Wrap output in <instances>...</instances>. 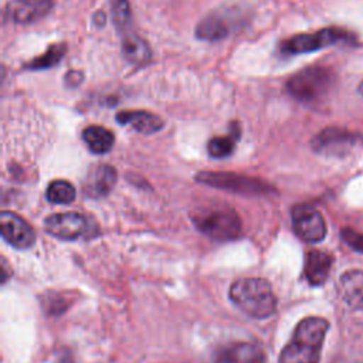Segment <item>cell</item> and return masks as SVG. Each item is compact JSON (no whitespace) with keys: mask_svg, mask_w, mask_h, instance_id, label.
<instances>
[{"mask_svg":"<svg viewBox=\"0 0 363 363\" xmlns=\"http://www.w3.org/2000/svg\"><path fill=\"white\" fill-rule=\"evenodd\" d=\"M339 292L352 309H363V271L349 269L339 279Z\"/></svg>","mask_w":363,"mask_h":363,"instance_id":"5bb4252c","label":"cell"},{"mask_svg":"<svg viewBox=\"0 0 363 363\" xmlns=\"http://www.w3.org/2000/svg\"><path fill=\"white\" fill-rule=\"evenodd\" d=\"M329 329L326 319L308 316L302 319L281 350L278 363H319L325 335Z\"/></svg>","mask_w":363,"mask_h":363,"instance_id":"6da1fadb","label":"cell"},{"mask_svg":"<svg viewBox=\"0 0 363 363\" xmlns=\"http://www.w3.org/2000/svg\"><path fill=\"white\" fill-rule=\"evenodd\" d=\"M116 121L121 125H130L133 129L145 135L156 133L164 125L160 116L147 111H121L116 113Z\"/></svg>","mask_w":363,"mask_h":363,"instance_id":"9a60e30c","label":"cell"},{"mask_svg":"<svg viewBox=\"0 0 363 363\" xmlns=\"http://www.w3.org/2000/svg\"><path fill=\"white\" fill-rule=\"evenodd\" d=\"M111 11H112V20L116 27V30L122 34L130 31L132 26V13H130V4L128 0H111Z\"/></svg>","mask_w":363,"mask_h":363,"instance_id":"603a6c76","label":"cell"},{"mask_svg":"<svg viewBox=\"0 0 363 363\" xmlns=\"http://www.w3.org/2000/svg\"><path fill=\"white\" fill-rule=\"evenodd\" d=\"M82 78V74L79 71H69L67 75H65V84L68 86H78L81 84V79Z\"/></svg>","mask_w":363,"mask_h":363,"instance_id":"d4e9b609","label":"cell"},{"mask_svg":"<svg viewBox=\"0 0 363 363\" xmlns=\"http://www.w3.org/2000/svg\"><path fill=\"white\" fill-rule=\"evenodd\" d=\"M228 295L241 312L255 319H265L277 311V296L262 278H240L231 284Z\"/></svg>","mask_w":363,"mask_h":363,"instance_id":"7a4b0ae2","label":"cell"},{"mask_svg":"<svg viewBox=\"0 0 363 363\" xmlns=\"http://www.w3.org/2000/svg\"><path fill=\"white\" fill-rule=\"evenodd\" d=\"M122 54L132 65H143L150 60V47L145 38L128 31L122 34Z\"/></svg>","mask_w":363,"mask_h":363,"instance_id":"ac0fdd59","label":"cell"},{"mask_svg":"<svg viewBox=\"0 0 363 363\" xmlns=\"http://www.w3.org/2000/svg\"><path fill=\"white\" fill-rule=\"evenodd\" d=\"M67 52V44L65 43H55L51 44L45 52L41 55L33 58L31 61L26 62L23 67L28 71H41V69H50L61 62Z\"/></svg>","mask_w":363,"mask_h":363,"instance_id":"ffe728a7","label":"cell"},{"mask_svg":"<svg viewBox=\"0 0 363 363\" xmlns=\"http://www.w3.org/2000/svg\"><path fill=\"white\" fill-rule=\"evenodd\" d=\"M342 238L356 251L363 252V235L350 230V228H343L342 230Z\"/></svg>","mask_w":363,"mask_h":363,"instance_id":"cb8c5ba5","label":"cell"},{"mask_svg":"<svg viewBox=\"0 0 363 363\" xmlns=\"http://www.w3.org/2000/svg\"><path fill=\"white\" fill-rule=\"evenodd\" d=\"M335 74L328 67H306L294 74L285 85L286 92L302 104H313L323 99L332 89Z\"/></svg>","mask_w":363,"mask_h":363,"instance_id":"3957f363","label":"cell"},{"mask_svg":"<svg viewBox=\"0 0 363 363\" xmlns=\"http://www.w3.org/2000/svg\"><path fill=\"white\" fill-rule=\"evenodd\" d=\"M104 21H105V14H104L102 11H96V13L94 14V23H95L98 27H101V26H104Z\"/></svg>","mask_w":363,"mask_h":363,"instance_id":"484cf974","label":"cell"},{"mask_svg":"<svg viewBox=\"0 0 363 363\" xmlns=\"http://www.w3.org/2000/svg\"><path fill=\"white\" fill-rule=\"evenodd\" d=\"M213 363H267L264 350L252 342H234L216 350Z\"/></svg>","mask_w":363,"mask_h":363,"instance_id":"7c38bea8","label":"cell"},{"mask_svg":"<svg viewBox=\"0 0 363 363\" xmlns=\"http://www.w3.org/2000/svg\"><path fill=\"white\" fill-rule=\"evenodd\" d=\"M75 187L67 180H54L47 187V200L54 204H68L75 199Z\"/></svg>","mask_w":363,"mask_h":363,"instance_id":"7402d4cb","label":"cell"},{"mask_svg":"<svg viewBox=\"0 0 363 363\" xmlns=\"http://www.w3.org/2000/svg\"><path fill=\"white\" fill-rule=\"evenodd\" d=\"M359 140V135L342 128H326L311 142L315 152L329 156L346 155Z\"/></svg>","mask_w":363,"mask_h":363,"instance_id":"ba28073f","label":"cell"},{"mask_svg":"<svg viewBox=\"0 0 363 363\" xmlns=\"http://www.w3.org/2000/svg\"><path fill=\"white\" fill-rule=\"evenodd\" d=\"M354 38L350 33L339 27H326L315 33L298 34L291 38H286L281 43L279 48L284 55H298L305 52H313L325 47L337 44V43H353Z\"/></svg>","mask_w":363,"mask_h":363,"instance_id":"5b68a950","label":"cell"},{"mask_svg":"<svg viewBox=\"0 0 363 363\" xmlns=\"http://www.w3.org/2000/svg\"><path fill=\"white\" fill-rule=\"evenodd\" d=\"M233 30V20L227 16L225 11H211L203 17L196 26V37L203 41H220L230 35Z\"/></svg>","mask_w":363,"mask_h":363,"instance_id":"4fadbf2b","label":"cell"},{"mask_svg":"<svg viewBox=\"0 0 363 363\" xmlns=\"http://www.w3.org/2000/svg\"><path fill=\"white\" fill-rule=\"evenodd\" d=\"M54 7V0H11L6 16L16 24H31L44 18Z\"/></svg>","mask_w":363,"mask_h":363,"instance_id":"8fae6325","label":"cell"},{"mask_svg":"<svg viewBox=\"0 0 363 363\" xmlns=\"http://www.w3.org/2000/svg\"><path fill=\"white\" fill-rule=\"evenodd\" d=\"M82 140L88 146V149L95 155L108 153L115 142L113 133L104 126L91 125L82 130Z\"/></svg>","mask_w":363,"mask_h":363,"instance_id":"d6986e66","label":"cell"},{"mask_svg":"<svg viewBox=\"0 0 363 363\" xmlns=\"http://www.w3.org/2000/svg\"><path fill=\"white\" fill-rule=\"evenodd\" d=\"M292 225L298 237L308 242H318L326 235V223L322 214L309 204H298L292 208Z\"/></svg>","mask_w":363,"mask_h":363,"instance_id":"52a82bcc","label":"cell"},{"mask_svg":"<svg viewBox=\"0 0 363 363\" xmlns=\"http://www.w3.org/2000/svg\"><path fill=\"white\" fill-rule=\"evenodd\" d=\"M359 92L363 95V81L360 82V85H359Z\"/></svg>","mask_w":363,"mask_h":363,"instance_id":"4316f807","label":"cell"},{"mask_svg":"<svg viewBox=\"0 0 363 363\" xmlns=\"http://www.w3.org/2000/svg\"><path fill=\"white\" fill-rule=\"evenodd\" d=\"M196 227L217 241H231L241 234V220L230 207L204 208L193 214Z\"/></svg>","mask_w":363,"mask_h":363,"instance_id":"277c9868","label":"cell"},{"mask_svg":"<svg viewBox=\"0 0 363 363\" xmlns=\"http://www.w3.org/2000/svg\"><path fill=\"white\" fill-rule=\"evenodd\" d=\"M116 183V170L109 164L96 166L86 182L85 191L92 197L106 196Z\"/></svg>","mask_w":363,"mask_h":363,"instance_id":"e0dca14e","label":"cell"},{"mask_svg":"<svg viewBox=\"0 0 363 363\" xmlns=\"http://www.w3.org/2000/svg\"><path fill=\"white\" fill-rule=\"evenodd\" d=\"M0 230L3 240L18 250L30 248L35 241L33 227L24 218L11 211H3L0 214Z\"/></svg>","mask_w":363,"mask_h":363,"instance_id":"30bf717a","label":"cell"},{"mask_svg":"<svg viewBox=\"0 0 363 363\" xmlns=\"http://www.w3.org/2000/svg\"><path fill=\"white\" fill-rule=\"evenodd\" d=\"M332 257L323 251L312 250L306 254L303 272L311 285H322L330 271Z\"/></svg>","mask_w":363,"mask_h":363,"instance_id":"2e32d148","label":"cell"},{"mask_svg":"<svg viewBox=\"0 0 363 363\" xmlns=\"http://www.w3.org/2000/svg\"><path fill=\"white\" fill-rule=\"evenodd\" d=\"M45 231L64 241H74L88 233L89 224L86 217L79 213H57L44 220Z\"/></svg>","mask_w":363,"mask_h":363,"instance_id":"9c48e42d","label":"cell"},{"mask_svg":"<svg viewBox=\"0 0 363 363\" xmlns=\"http://www.w3.org/2000/svg\"><path fill=\"white\" fill-rule=\"evenodd\" d=\"M197 182L240 194H262L271 190V186L264 180L225 172H200Z\"/></svg>","mask_w":363,"mask_h":363,"instance_id":"8992f818","label":"cell"},{"mask_svg":"<svg viewBox=\"0 0 363 363\" xmlns=\"http://www.w3.org/2000/svg\"><path fill=\"white\" fill-rule=\"evenodd\" d=\"M240 139V125L238 123H233L231 125V130L230 135L227 136H216L211 138L207 143V152L211 157L216 159H224L227 156H230L234 149H235V143Z\"/></svg>","mask_w":363,"mask_h":363,"instance_id":"44dd1931","label":"cell"}]
</instances>
